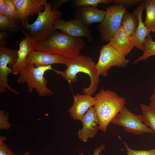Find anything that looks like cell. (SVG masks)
Returning <instances> with one entry per match:
<instances>
[{
    "label": "cell",
    "mask_w": 155,
    "mask_h": 155,
    "mask_svg": "<svg viewBox=\"0 0 155 155\" xmlns=\"http://www.w3.org/2000/svg\"><path fill=\"white\" fill-rule=\"evenodd\" d=\"M85 44L82 37L56 31L43 40L36 43L34 50L63 55L70 58L80 55Z\"/></svg>",
    "instance_id": "cell-1"
},
{
    "label": "cell",
    "mask_w": 155,
    "mask_h": 155,
    "mask_svg": "<svg viewBox=\"0 0 155 155\" xmlns=\"http://www.w3.org/2000/svg\"><path fill=\"white\" fill-rule=\"evenodd\" d=\"M67 68L64 71L55 70L57 75H61L69 84L74 83L78 80L77 74L83 72L88 75L90 80V84L88 88L84 87L83 92L85 94L92 95L97 89L100 82L99 76L96 65L92 58L83 55L68 58Z\"/></svg>",
    "instance_id": "cell-2"
},
{
    "label": "cell",
    "mask_w": 155,
    "mask_h": 155,
    "mask_svg": "<svg viewBox=\"0 0 155 155\" xmlns=\"http://www.w3.org/2000/svg\"><path fill=\"white\" fill-rule=\"evenodd\" d=\"M93 107L99 121L98 129L105 133L112 120L124 107V98L110 89H101L95 97Z\"/></svg>",
    "instance_id": "cell-3"
},
{
    "label": "cell",
    "mask_w": 155,
    "mask_h": 155,
    "mask_svg": "<svg viewBox=\"0 0 155 155\" xmlns=\"http://www.w3.org/2000/svg\"><path fill=\"white\" fill-rule=\"evenodd\" d=\"M44 5V10L38 14L33 23H28L21 25L22 29L28 33L36 43L43 40L57 31L54 28L55 22L61 16L60 11L52 10L50 3L46 1Z\"/></svg>",
    "instance_id": "cell-4"
},
{
    "label": "cell",
    "mask_w": 155,
    "mask_h": 155,
    "mask_svg": "<svg viewBox=\"0 0 155 155\" xmlns=\"http://www.w3.org/2000/svg\"><path fill=\"white\" fill-rule=\"evenodd\" d=\"M54 71L51 65L36 67L32 64H28L26 68L20 73L17 79L19 84L26 83L28 90L32 93L35 89L40 96H51L54 94L52 90L47 87V81L44 76L45 72L48 70Z\"/></svg>",
    "instance_id": "cell-5"
},
{
    "label": "cell",
    "mask_w": 155,
    "mask_h": 155,
    "mask_svg": "<svg viewBox=\"0 0 155 155\" xmlns=\"http://www.w3.org/2000/svg\"><path fill=\"white\" fill-rule=\"evenodd\" d=\"M126 10L121 4H112L106 8L104 19L98 27L102 42H109L121 26L123 16Z\"/></svg>",
    "instance_id": "cell-6"
},
{
    "label": "cell",
    "mask_w": 155,
    "mask_h": 155,
    "mask_svg": "<svg viewBox=\"0 0 155 155\" xmlns=\"http://www.w3.org/2000/svg\"><path fill=\"white\" fill-rule=\"evenodd\" d=\"M99 53V59L96 65L99 76H107L108 70L113 67H126L129 62L109 43L103 45Z\"/></svg>",
    "instance_id": "cell-7"
},
{
    "label": "cell",
    "mask_w": 155,
    "mask_h": 155,
    "mask_svg": "<svg viewBox=\"0 0 155 155\" xmlns=\"http://www.w3.org/2000/svg\"><path fill=\"white\" fill-rule=\"evenodd\" d=\"M111 123L121 126L126 132L132 133L135 135L154 133L143 123L142 115L132 113L125 106L112 120Z\"/></svg>",
    "instance_id": "cell-8"
},
{
    "label": "cell",
    "mask_w": 155,
    "mask_h": 155,
    "mask_svg": "<svg viewBox=\"0 0 155 155\" xmlns=\"http://www.w3.org/2000/svg\"><path fill=\"white\" fill-rule=\"evenodd\" d=\"M0 45V93L5 92L6 89L15 94L18 92L11 88L8 84V76L12 72L11 68L17 58V51Z\"/></svg>",
    "instance_id": "cell-9"
},
{
    "label": "cell",
    "mask_w": 155,
    "mask_h": 155,
    "mask_svg": "<svg viewBox=\"0 0 155 155\" xmlns=\"http://www.w3.org/2000/svg\"><path fill=\"white\" fill-rule=\"evenodd\" d=\"M54 28L73 37H85L88 42L92 40V32L89 26L76 18L68 21L61 19L57 20L55 22Z\"/></svg>",
    "instance_id": "cell-10"
},
{
    "label": "cell",
    "mask_w": 155,
    "mask_h": 155,
    "mask_svg": "<svg viewBox=\"0 0 155 155\" xmlns=\"http://www.w3.org/2000/svg\"><path fill=\"white\" fill-rule=\"evenodd\" d=\"M24 37L19 43V48L17 51L18 58L16 63L11 68V74L19 75L20 72L27 66V60L29 55L33 50L36 43L33 39L30 34L22 29Z\"/></svg>",
    "instance_id": "cell-11"
},
{
    "label": "cell",
    "mask_w": 155,
    "mask_h": 155,
    "mask_svg": "<svg viewBox=\"0 0 155 155\" xmlns=\"http://www.w3.org/2000/svg\"><path fill=\"white\" fill-rule=\"evenodd\" d=\"M15 6L21 25L28 23L29 17L44 9L46 0H11Z\"/></svg>",
    "instance_id": "cell-12"
},
{
    "label": "cell",
    "mask_w": 155,
    "mask_h": 155,
    "mask_svg": "<svg viewBox=\"0 0 155 155\" xmlns=\"http://www.w3.org/2000/svg\"><path fill=\"white\" fill-rule=\"evenodd\" d=\"M81 121L83 127L78 132V137L81 141L86 142L89 138L94 137L99 129V121L93 106L84 115Z\"/></svg>",
    "instance_id": "cell-13"
},
{
    "label": "cell",
    "mask_w": 155,
    "mask_h": 155,
    "mask_svg": "<svg viewBox=\"0 0 155 155\" xmlns=\"http://www.w3.org/2000/svg\"><path fill=\"white\" fill-rule=\"evenodd\" d=\"M28 64H32L36 67H45L56 64L68 65V58L58 54L34 50L29 54L27 60Z\"/></svg>",
    "instance_id": "cell-14"
},
{
    "label": "cell",
    "mask_w": 155,
    "mask_h": 155,
    "mask_svg": "<svg viewBox=\"0 0 155 155\" xmlns=\"http://www.w3.org/2000/svg\"><path fill=\"white\" fill-rule=\"evenodd\" d=\"M73 97V102L68 112L73 119L81 121L88 110L94 106L95 99L91 95L78 93Z\"/></svg>",
    "instance_id": "cell-15"
},
{
    "label": "cell",
    "mask_w": 155,
    "mask_h": 155,
    "mask_svg": "<svg viewBox=\"0 0 155 155\" xmlns=\"http://www.w3.org/2000/svg\"><path fill=\"white\" fill-rule=\"evenodd\" d=\"M105 13V11L90 6H84L76 8L74 15L75 18L79 19L85 24L89 26L93 23L102 22Z\"/></svg>",
    "instance_id": "cell-16"
},
{
    "label": "cell",
    "mask_w": 155,
    "mask_h": 155,
    "mask_svg": "<svg viewBox=\"0 0 155 155\" xmlns=\"http://www.w3.org/2000/svg\"><path fill=\"white\" fill-rule=\"evenodd\" d=\"M145 9V1L143 0L136 7L134 11L138 17V24L135 34L131 40L137 49L144 52V42L146 38L150 35L151 31L145 26L142 20V14Z\"/></svg>",
    "instance_id": "cell-17"
},
{
    "label": "cell",
    "mask_w": 155,
    "mask_h": 155,
    "mask_svg": "<svg viewBox=\"0 0 155 155\" xmlns=\"http://www.w3.org/2000/svg\"><path fill=\"white\" fill-rule=\"evenodd\" d=\"M108 43L125 57L135 47L121 25Z\"/></svg>",
    "instance_id": "cell-18"
},
{
    "label": "cell",
    "mask_w": 155,
    "mask_h": 155,
    "mask_svg": "<svg viewBox=\"0 0 155 155\" xmlns=\"http://www.w3.org/2000/svg\"><path fill=\"white\" fill-rule=\"evenodd\" d=\"M138 24V17L136 12L135 11L131 12L127 9L123 16L121 25L131 40L135 34Z\"/></svg>",
    "instance_id": "cell-19"
},
{
    "label": "cell",
    "mask_w": 155,
    "mask_h": 155,
    "mask_svg": "<svg viewBox=\"0 0 155 155\" xmlns=\"http://www.w3.org/2000/svg\"><path fill=\"white\" fill-rule=\"evenodd\" d=\"M146 17L144 23L151 32H155V7L153 0H145Z\"/></svg>",
    "instance_id": "cell-20"
},
{
    "label": "cell",
    "mask_w": 155,
    "mask_h": 155,
    "mask_svg": "<svg viewBox=\"0 0 155 155\" xmlns=\"http://www.w3.org/2000/svg\"><path fill=\"white\" fill-rule=\"evenodd\" d=\"M143 123L155 132V108L143 104H141Z\"/></svg>",
    "instance_id": "cell-21"
},
{
    "label": "cell",
    "mask_w": 155,
    "mask_h": 155,
    "mask_svg": "<svg viewBox=\"0 0 155 155\" xmlns=\"http://www.w3.org/2000/svg\"><path fill=\"white\" fill-rule=\"evenodd\" d=\"M144 46V49L143 54L134 61V63L146 60L150 57L155 55V41L153 40V38L150 34L146 38Z\"/></svg>",
    "instance_id": "cell-22"
},
{
    "label": "cell",
    "mask_w": 155,
    "mask_h": 155,
    "mask_svg": "<svg viewBox=\"0 0 155 155\" xmlns=\"http://www.w3.org/2000/svg\"><path fill=\"white\" fill-rule=\"evenodd\" d=\"M21 25L8 19L3 14H0V30L1 32H7L10 33L18 32L22 31Z\"/></svg>",
    "instance_id": "cell-23"
},
{
    "label": "cell",
    "mask_w": 155,
    "mask_h": 155,
    "mask_svg": "<svg viewBox=\"0 0 155 155\" xmlns=\"http://www.w3.org/2000/svg\"><path fill=\"white\" fill-rule=\"evenodd\" d=\"M3 14L9 20L20 24L16 7L11 0H5Z\"/></svg>",
    "instance_id": "cell-24"
},
{
    "label": "cell",
    "mask_w": 155,
    "mask_h": 155,
    "mask_svg": "<svg viewBox=\"0 0 155 155\" xmlns=\"http://www.w3.org/2000/svg\"><path fill=\"white\" fill-rule=\"evenodd\" d=\"M112 2V0H73L71 3L75 8L84 6H90L96 8L99 4H108Z\"/></svg>",
    "instance_id": "cell-25"
},
{
    "label": "cell",
    "mask_w": 155,
    "mask_h": 155,
    "mask_svg": "<svg viewBox=\"0 0 155 155\" xmlns=\"http://www.w3.org/2000/svg\"><path fill=\"white\" fill-rule=\"evenodd\" d=\"M127 152V155H155V148L148 150H137L130 148L127 143L123 141Z\"/></svg>",
    "instance_id": "cell-26"
},
{
    "label": "cell",
    "mask_w": 155,
    "mask_h": 155,
    "mask_svg": "<svg viewBox=\"0 0 155 155\" xmlns=\"http://www.w3.org/2000/svg\"><path fill=\"white\" fill-rule=\"evenodd\" d=\"M9 114L4 110L0 111V129H7L11 126L9 122Z\"/></svg>",
    "instance_id": "cell-27"
},
{
    "label": "cell",
    "mask_w": 155,
    "mask_h": 155,
    "mask_svg": "<svg viewBox=\"0 0 155 155\" xmlns=\"http://www.w3.org/2000/svg\"><path fill=\"white\" fill-rule=\"evenodd\" d=\"M6 139V137L0 136V155H16L5 143Z\"/></svg>",
    "instance_id": "cell-28"
},
{
    "label": "cell",
    "mask_w": 155,
    "mask_h": 155,
    "mask_svg": "<svg viewBox=\"0 0 155 155\" xmlns=\"http://www.w3.org/2000/svg\"><path fill=\"white\" fill-rule=\"evenodd\" d=\"M142 0H112V3L115 4H121L127 8L139 4Z\"/></svg>",
    "instance_id": "cell-29"
},
{
    "label": "cell",
    "mask_w": 155,
    "mask_h": 155,
    "mask_svg": "<svg viewBox=\"0 0 155 155\" xmlns=\"http://www.w3.org/2000/svg\"><path fill=\"white\" fill-rule=\"evenodd\" d=\"M68 0H54L50 2L51 8L52 11H57L58 9L62 5L68 2Z\"/></svg>",
    "instance_id": "cell-30"
},
{
    "label": "cell",
    "mask_w": 155,
    "mask_h": 155,
    "mask_svg": "<svg viewBox=\"0 0 155 155\" xmlns=\"http://www.w3.org/2000/svg\"><path fill=\"white\" fill-rule=\"evenodd\" d=\"M10 33L7 32H0V44L6 45L7 39L11 35Z\"/></svg>",
    "instance_id": "cell-31"
},
{
    "label": "cell",
    "mask_w": 155,
    "mask_h": 155,
    "mask_svg": "<svg viewBox=\"0 0 155 155\" xmlns=\"http://www.w3.org/2000/svg\"><path fill=\"white\" fill-rule=\"evenodd\" d=\"M105 149V145L103 144H101L94 150V153L92 155H99ZM79 155H85L83 153H81Z\"/></svg>",
    "instance_id": "cell-32"
},
{
    "label": "cell",
    "mask_w": 155,
    "mask_h": 155,
    "mask_svg": "<svg viewBox=\"0 0 155 155\" xmlns=\"http://www.w3.org/2000/svg\"><path fill=\"white\" fill-rule=\"evenodd\" d=\"M150 102L149 105L155 108V87L153 90L152 94L150 98Z\"/></svg>",
    "instance_id": "cell-33"
},
{
    "label": "cell",
    "mask_w": 155,
    "mask_h": 155,
    "mask_svg": "<svg viewBox=\"0 0 155 155\" xmlns=\"http://www.w3.org/2000/svg\"><path fill=\"white\" fill-rule=\"evenodd\" d=\"M5 6V0H0V14H3Z\"/></svg>",
    "instance_id": "cell-34"
},
{
    "label": "cell",
    "mask_w": 155,
    "mask_h": 155,
    "mask_svg": "<svg viewBox=\"0 0 155 155\" xmlns=\"http://www.w3.org/2000/svg\"><path fill=\"white\" fill-rule=\"evenodd\" d=\"M20 155H30V152L29 151H28L23 154Z\"/></svg>",
    "instance_id": "cell-35"
},
{
    "label": "cell",
    "mask_w": 155,
    "mask_h": 155,
    "mask_svg": "<svg viewBox=\"0 0 155 155\" xmlns=\"http://www.w3.org/2000/svg\"><path fill=\"white\" fill-rule=\"evenodd\" d=\"M155 7V0H153Z\"/></svg>",
    "instance_id": "cell-36"
}]
</instances>
